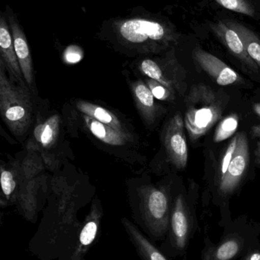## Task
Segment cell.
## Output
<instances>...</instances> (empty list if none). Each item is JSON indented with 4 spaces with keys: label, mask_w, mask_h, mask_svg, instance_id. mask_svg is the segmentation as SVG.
I'll use <instances>...</instances> for the list:
<instances>
[{
    "label": "cell",
    "mask_w": 260,
    "mask_h": 260,
    "mask_svg": "<svg viewBox=\"0 0 260 260\" xmlns=\"http://www.w3.org/2000/svg\"><path fill=\"white\" fill-rule=\"evenodd\" d=\"M97 37L117 51L135 56L166 53L178 44L181 35L166 17L138 6L126 16L104 21Z\"/></svg>",
    "instance_id": "obj_1"
},
{
    "label": "cell",
    "mask_w": 260,
    "mask_h": 260,
    "mask_svg": "<svg viewBox=\"0 0 260 260\" xmlns=\"http://www.w3.org/2000/svg\"><path fill=\"white\" fill-rule=\"evenodd\" d=\"M33 106L28 87L13 82L0 61V114L5 124L18 139L25 137L33 123Z\"/></svg>",
    "instance_id": "obj_2"
},
{
    "label": "cell",
    "mask_w": 260,
    "mask_h": 260,
    "mask_svg": "<svg viewBox=\"0 0 260 260\" xmlns=\"http://www.w3.org/2000/svg\"><path fill=\"white\" fill-rule=\"evenodd\" d=\"M185 127L191 140L204 136L222 117L224 101L212 87L203 83L191 87L185 99Z\"/></svg>",
    "instance_id": "obj_3"
},
{
    "label": "cell",
    "mask_w": 260,
    "mask_h": 260,
    "mask_svg": "<svg viewBox=\"0 0 260 260\" xmlns=\"http://www.w3.org/2000/svg\"><path fill=\"white\" fill-rule=\"evenodd\" d=\"M138 195L142 221L149 233L160 239L169 229L171 210L169 195L163 188L152 186H142Z\"/></svg>",
    "instance_id": "obj_4"
},
{
    "label": "cell",
    "mask_w": 260,
    "mask_h": 260,
    "mask_svg": "<svg viewBox=\"0 0 260 260\" xmlns=\"http://www.w3.org/2000/svg\"><path fill=\"white\" fill-rule=\"evenodd\" d=\"M138 71L147 78L154 79L174 91L182 93L185 89L183 79L186 72L177 60L175 47L159 57H145L136 64Z\"/></svg>",
    "instance_id": "obj_5"
},
{
    "label": "cell",
    "mask_w": 260,
    "mask_h": 260,
    "mask_svg": "<svg viewBox=\"0 0 260 260\" xmlns=\"http://www.w3.org/2000/svg\"><path fill=\"white\" fill-rule=\"evenodd\" d=\"M169 240L177 251L185 252L195 231V222L183 195L176 199L171 210Z\"/></svg>",
    "instance_id": "obj_6"
},
{
    "label": "cell",
    "mask_w": 260,
    "mask_h": 260,
    "mask_svg": "<svg viewBox=\"0 0 260 260\" xmlns=\"http://www.w3.org/2000/svg\"><path fill=\"white\" fill-rule=\"evenodd\" d=\"M4 13L10 27L15 53L19 62L20 68L22 72L23 77L29 89L35 94L36 88L34 76L33 61L27 37L20 24L17 15L14 13L10 6H6V12Z\"/></svg>",
    "instance_id": "obj_7"
},
{
    "label": "cell",
    "mask_w": 260,
    "mask_h": 260,
    "mask_svg": "<svg viewBox=\"0 0 260 260\" xmlns=\"http://www.w3.org/2000/svg\"><path fill=\"white\" fill-rule=\"evenodd\" d=\"M184 127V120L180 114H177L168 122L163 136L168 159L180 170L186 168L189 155Z\"/></svg>",
    "instance_id": "obj_8"
},
{
    "label": "cell",
    "mask_w": 260,
    "mask_h": 260,
    "mask_svg": "<svg viewBox=\"0 0 260 260\" xmlns=\"http://www.w3.org/2000/svg\"><path fill=\"white\" fill-rule=\"evenodd\" d=\"M192 58L198 68L207 73L217 84L221 86L242 82V78L233 69L215 55L198 46L194 48Z\"/></svg>",
    "instance_id": "obj_9"
},
{
    "label": "cell",
    "mask_w": 260,
    "mask_h": 260,
    "mask_svg": "<svg viewBox=\"0 0 260 260\" xmlns=\"http://www.w3.org/2000/svg\"><path fill=\"white\" fill-rule=\"evenodd\" d=\"M209 26L217 39L227 49L230 55L242 64L244 68L253 74H259V67L250 57L242 40L234 29L228 27L222 19L209 21Z\"/></svg>",
    "instance_id": "obj_10"
},
{
    "label": "cell",
    "mask_w": 260,
    "mask_h": 260,
    "mask_svg": "<svg viewBox=\"0 0 260 260\" xmlns=\"http://www.w3.org/2000/svg\"><path fill=\"white\" fill-rule=\"evenodd\" d=\"M250 160L248 139L244 133L238 135V144L233 158L225 175L219 182V191L221 194L232 193L241 183L245 174Z\"/></svg>",
    "instance_id": "obj_11"
},
{
    "label": "cell",
    "mask_w": 260,
    "mask_h": 260,
    "mask_svg": "<svg viewBox=\"0 0 260 260\" xmlns=\"http://www.w3.org/2000/svg\"><path fill=\"white\" fill-rule=\"evenodd\" d=\"M247 245V238L244 234L230 232L218 244L206 243L200 260H234L246 251Z\"/></svg>",
    "instance_id": "obj_12"
},
{
    "label": "cell",
    "mask_w": 260,
    "mask_h": 260,
    "mask_svg": "<svg viewBox=\"0 0 260 260\" xmlns=\"http://www.w3.org/2000/svg\"><path fill=\"white\" fill-rule=\"evenodd\" d=\"M0 61L3 62L9 78L21 85H27L15 53L13 39L4 12L0 14Z\"/></svg>",
    "instance_id": "obj_13"
},
{
    "label": "cell",
    "mask_w": 260,
    "mask_h": 260,
    "mask_svg": "<svg viewBox=\"0 0 260 260\" xmlns=\"http://www.w3.org/2000/svg\"><path fill=\"white\" fill-rule=\"evenodd\" d=\"M131 91L142 120L148 127L152 126L163 112L161 108L156 103L155 98L149 87L143 81H134L131 84Z\"/></svg>",
    "instance_id": "obj_14"
},
{
    "label": "cell",
    "mask_w": 260,
    "mask_h": 260,
    "mask_svg": "<svg viewBox=\"0 0 260 260\" xmlns=\"http://www.w3.org/2000/svg\"><path fill=\"white\" fill-rule=\"evenodd\" d=\"M82 118L90 133L104 143L113 146H125L134 142L131 133L114 129L82 114Z\"/></svg>",
    "instance_id": "obj_15"
},
{
    "label": "cell",
    "mask_w": 260,
    "mask_h": 260,
    "mask_svg": "<svg viewBox=\"0 0 260 260\" xmlns=\"http://www.w3.org/2000/svg\"><path fill=\"white\" fill-rule=\"evenodd\" d=\"M76 108L81 114L88 116L103 124L120 131L131 133L126 125L115 114L103 107L79 99L76 102Z\"/></svg>",
    "instance_id": "obj_16"
},
{
    "label": "cell",
    "mask_w": 260,
    "mask_h": 260,
    "mask_svg": "<svg viewBox=\"0 0 260 260\" xmlns=\"http://www.w3.org/2000/svg\"><path fill=\"white\" fill-rule=\"evenodd\" d=\"M223 21L232 27L242 40L244 47L250 57L260 69V36L257 32L244 23L230 18H223Z\"/></svg>",
    "instance_id": "obj_17"
},
{
    "label": "cell",
    "mask_w": 260,
    "mask_h": 260,
    "mask_svg": "<svg viewBox=\"0 0 260 260\" xmlns=\"http://www.w3.org/2000/svg\"><path fill=\"white\" fill-rule=\"evenodd\" d=\"M61 119L57 115H53L39 123L34 129V142L31 148L37 145L40 149H49L56 142L59 136Z\"/></svg>",
    "instance_id": "obj_18"
},
{
    "label": "cell",
    "mask_w": 260,
    "mask_h": 260,
    "mask_svg": "<svg viewBox=\"0 0 260 260\" xmlns=\"http://www.w3.org/2000/svg\"><path fill=\"white\" fill-rule=\"evenodd\" d=\"M122 223L142 259L143 260H168L165 255H163V253H162L161 251L152 243L150 242L131 221H128L126 218H123Z\"/></svg>",
    "instance_id": "obj_19"
},
{
    "label": "cell",
    "mask_w": 260,
    "mask_h": 260,
    "mask_svg": "<svg viewBox=\"0 0 260 260\" xmlns=\"http://www.w3.org/2000/svg\"><path fill=\"white\" fill-rule=\"evenodd\" d=\"M101 215L102 213L99 206L97 204L93 205L91 212L87 217L86 222L79 234V245L74 253L76 259H80L96 238Z\"/></svg>",
    "instance_id": "obj_20"
},
{
    "label": "cell",
    "mask_w": 260,
    "mask_h": 260,
    "mask_svg": "<svg viewBox=\"0 0 260 260\" xmlns=\"http://www.w3.org/2000/svg\"><path fill=\"white\" fill-rule=\"evenodd\" d=\"M21 168L16 165H14L11 168L1 167V187H2V205L7 206L8 203L16 200L18 196V184L21 182L20 175Z\"/></svg>",
    "instance_id": "obj_21"
},
{
    "label": "cell",
    "mask_w": 260,
    "mask_h": 260,
    "mask_svg": "<svg viewBox=\"0 0 260 260\" xmlns=\"http://www.w3.org/2000/svg\"><path fill=\"white\" fill-rule=\"evenodd\" d=\"M221 7L260 21V14L251 0H212Z\"/></svg>",
    "instance_id": "obj_22"
},
{
    "label": "cell",
    "mask_w": 260,
    "mask_h": 260,
    "mask_svg": "<svg viewBox=\"0 0 260 260\" xmlns=\"http://www.w3.org/2000/svg\"><path fill=\"white\" fill-rule=\"evenodd\" d=\"M239 124V117L238 114H233L221 120L217 126L214 135V141L221 142L229 139L235 134Z\"/></svg>",
    "instance_id": "obj_23"
},
{
    "label": "cell",
    "mask_w": 260,
    "mask_h": 260,
    "mask_svg": "<svg viewBox=\"0 0 260 260\" xmlns=\"http://www.w3.org/2000/svg\"><path fill=\"white\" fill-rule=\"evenodd\" d=\"M145 82L149 87L153 95L157 100L163 101V102H172L175 99V91L169 89L160 82L150 79V78H147Z\"/></svg>",
    "instance_id": "obj_24"
},
{
    "label": "cell",
    "mask_w": 260,
    "mask_h": 260,
    "mask_svg": "<svg viewBox=\"0 0 260 260\" xmlns=\"http://www.w3.org/2000/svg\"><path fill=\"white\" fill-rule=\"evenodd\" d=\"M237 144H238V135L235 136L232 139V140L230 141V144H229L227 150H226L225 153H224L222 160H221V166H220V180H221V178L227 173L229 165H230V161H232L234 154H235Z\"/></svg>",
    "instance_id": "obj_25"
},
{
    "label": "cell",
    "mask_w": 260,
    "mask_h": 260,
    "mask_svg": "<svg viewBox=\"0 0 260 260\" xmlns=\"http://www.w3.org/2000/svg\"><path fill=\"white\" fill-rule=\"evenodd\" d=\"M73 50H69L65 54V59L67 62H70V63H75V62H79L80 60L81 56L79 55V52L75 51L73 53Z\"/></svg>",
    "instance_id": "obj_26"
},
{
    "label": "cell",
    "mask_w": 260,
    "mask_h": 260,
    "mask_svg": "<svg viewBox=\"0 0 260 260\" xmlns=\"http://www.w3.org/2000/svg\"><path fill=\"white\" fill-rule=\"evenodd\" d=\"M243 260H260L259 250H253L248 253Z\"/></svg>",
    "instance_id": "obj_27"
},
{
    "label": "cell",
    "mask_w": 260,
    "mask_h": 260,
    "mask_svg": "<svg viewBox=\"0 0 260 260\" xmlns=\"http://www.w3.org/2000/svg\"><path fill=\"white\" fill-rule=\"evenodd\" d=\"M251 134L254 137L260 138V125H256L251 128Z\"/></svg>",
    "instance_id": "obj_28"
},
{
    "label": "cell",
    "mask_w": 260,
    "mask_h": 260,
    "mask_svg": "<svg viewBox=\"0 0 260 260\" xmlns=\"http://www.w3.org/2000/svg\"><path fill=\"white\" fill-rule=\"evenodd\" d=\"M253 111L260 117V103L254 104L253 106Z\"/></svg>",
    "instance_id": "obj_29"
},
{
    "label": "cell",
    "mask_w": 260,
    "mask_h": 260,
    "mask_svg": "<svg viewBox=\"0 0 260 260\" xmlns=\"http://www.w3.org/2000/svg\"><path fill=\"white\" fill-rule=\"evenodd\" d=\"M253 2V4L256 6V9L260 14V0H251Z\"/></svg>",
    "instance_id": "obj_30"
},
{
    "label": "cell",
    "mask_w": 260,
    "mask_h": 260,
    "mask_svg": "<svg viewBox=\"0 0 260 260\" xmlns=\"http://www.w3.org/2000/svg\"><path fill=\"white\" fill-rule=\"evenodd\" d=\"M257 154L260 160V142L257 145Z\"/></svg>",
    "instance_id": "obj_31"
}]
</instances>
